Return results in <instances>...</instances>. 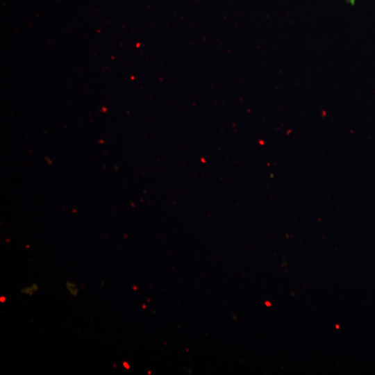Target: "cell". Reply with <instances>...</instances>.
I'll return each instance as SVG.
<instances>
[{
  "label": "cell",
  "instance_id": "cell-1",
  "mask_svg": "<svg viewBox=\"0 0 375 375\" xmlns=\"http://www.w3.org/2000/svg\"><path fill=\"white\" fill-rule=\"evenodd\" d=\"M67 287L68 288V290L70 292V293L72 295H76L78 292V288L76 287V285L72 283H67Z\"/></svg>",
  "mask_w": 375,
  "mask_h": 375
},
{
  "label": "cell",
  "instance_id": "cell-2",
  "mask_svg": "<svg viewBox=\"0 0 375 375\" xmlns=\"http://www.w3.org/2000/svg\"><path fill=\"white\" fill-rule=\"evenodd\" d=\"M5 298L3 297H1V302H4Z\"/></svg>",
  "mask_w": 375,
  "mask_h": 375
}]
</instances>
